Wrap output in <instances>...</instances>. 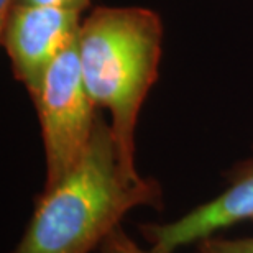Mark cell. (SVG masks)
<instances>
[{
    "label": "cell",
    "instance_id": "8",
    "mask_svg": "<svg viewBox=\"0 0 253 253\" xmlns=\"http://www.w3.org/2000/svg\"><path fill=\"white\" fill-rule=\"evenodd\" d=\"M90 0H17V3H27V5H48V7H61L84 12L89 8Z\"/></svg>",
    "mask_w": 253,
    "mask_h": 253
},
{
    "label": "cell",
    "instance_id": "1",
    "mask_svg": "<svg viewBox=\"0 0 253 253\" xmlns=\"http://www.w3.org/2000/svg\"><path fill=\"white\" fill-rule=\"evenodd\" d=\"M163 206L161 186L125 171L110 124L97 115L79 161L43 189L12 253H92L135 207Z\"/></svg>",
    "mask_w": 253,
    "mask_h": 253
},
{
    "label": "cell",
    "instance_id": "6",
    "mask_svg": "<svg viewBox=\"0 0 253 253\" xmlns=\"http://www.w3.org/2000/svg\"><path fill=\"white\" fill-rule=\"evenodd\" d=\"M201 253H253V237L244 239H206L201 242Z\"/></svg>",
    "mask_w": 253,
    "mask_h": 253
},
{
    "label": "cell",
    "instance_id": "7",
    "mask_svg": "<svg viewBox=\"0 0 253 253\" xmlns=\"http://www.w3.org/2000/svg\"><path fill=\"white\" fill-rule=\"evenodd\" d=\"M97 252L99 253H153L150 249L148 250L141 249L122 227L114 230L107 237V240L100 245V249Z\"/></svg>",
    "mask_w": 253,
    "mask_h": 253
},
{
    "label": "cell",
    "instance_id": "4",
    "mask_svg": "<svg viewBox=\"0 0 253 253\" xmlns=\"http://www.w3.org/2000/svg\"><path fill=\"white\" fill-rule=\"evenodd\" d=\"M81 13L61 7L15 3L7 18L0 22L12 73L30 95L38 89L54 59L78 42Z\"/></svg>",
    "mask_w": 253,
    "mask_h": 253
},
{
    "label": "cell",
    "instance_id": "3",
    "mask_svg": "<svg viewBox=\"0 0 253 253\" xmlns=\"http://www.w3.org/2000/svg\"><path fill=\"white\" fill-rule=\"evenodd\" d=\"M30 97L42 126L46 189L79 161L99 115L83 79L78 42L54 59Z\"/></svg>",
    "mask_w": 253,
    "mask_h": 253
},
{
    "label": "cell",
    "instance_id": "2",
    "mask_svg": "<svg viewBox=\"0 0 253 253\" xmlns=\"http://www.w3.org/2000/svg\"><path fill=\"white\" fill-rule=\"evenodd\" d=\"M163 44L160 15L143 7H97L83 20L78 37L85 89L110 115L125 171L140 178L135 165V131L150 89L158 79Z\"/></svg>",
    "mask_w": 253,
    "mask_h": 253
},
{
    "label": "cell",
    "instance_id": "5",
    "mask_svg": "<svg viewBox=\"0 0 253 253\" xmlns=\"http://www.w3.org/2000/svg\"><path fill=\"white\" fill-rule=\"evenodd\" d=\"M253 219V151L227 173V188L179 219L141 227L153 253H174L211 239L215 232Z\"/></svg>",
    "mask_w": 253,
    "mask_h": 253
},
{
    "label": "cell",
    "instance_id": "9",
    "mask_svg": "<svg viewBox=\"0 0 253 253\" xmlns=\"http://www.w3.org/2000/svg\"><path fill=\"white\" fill-rule=\"evenodd\" d=\"M15 3H17V0H0V22H3L7 18V15L13 8Z\"/></svg>",
    "mask_w": 253,
    "mask_h": 253
}]
</instances>
